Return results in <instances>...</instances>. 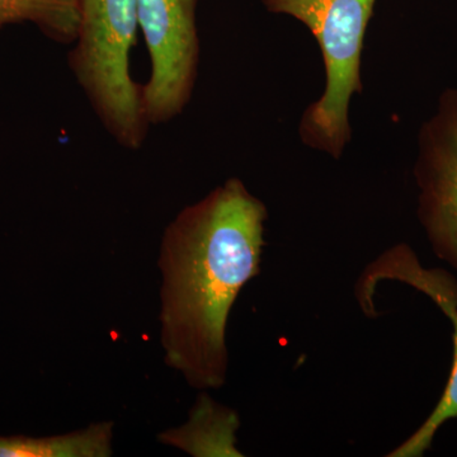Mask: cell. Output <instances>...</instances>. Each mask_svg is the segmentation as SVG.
<instances>
[{
    "label": "cell",
    "mask_w": 457,
    "mask_h": 457,
    "mask_svg": "<svg viewBox=\"0 0 457 457\" xmlns=\"http://www.w3.org/2000/svg\"><path fill=\"white\" fill-rule=\"evenodd\" d=\"M269 210L228 179L165 228L159 269L165 362L195 389L227 381V324L237 295L261 270Z\"/></svg>",
    "instance_id": "6da1fadb"
},
{
    "label": "cell",
    "mask_w": 457,
    "mask_h": 457,
    "mask_svg": "<svg viewBox=\"0 0 457 457\" xmlns=\"http://www.w3.org/2000/svg\"><path fill=\"white\" fill-rule=\"evenodd\" d=\"M137 0H80L68 64L99 121L120 146L139 150L147 119L144 87L132 78Z\"/></svg>",
    "instance_id": "7a4b0ae2"
},
{
    "label": "cell",
    "mask_w": 457,
    "mask_h": 457,
    "mask_svg": "<svg viewBox=\"0 0 457 457\" xmlns=\"http://www.w3.org/2000/svg\"><path fill=\"white\" fill-rule=\"evenodd\" d=\"M267 12L302 22L323 56L326 87L299 123L303 145L341 159L352 140L351 99L363 92V45L378 0H261Z\"/></svg>",
    "instance_id": "3957f363"
},
{
    "label": "cell",
    "mask_w": 457,
    "mask_h": 457,
    "mask_svg": "<svg viewBox=\"0 0 457 457\" xmlns=\"http://www.w3.org/2000/svg\"><path fill=\"white\" fill-rule=\"evenodd\" d=\"M198 0H137V22L150 57L144 101L150 125L185 112L200 65Z\"/></svg>",
    "instance_id": "277c9868"
},
{
    "label": "cell",
    "mask_w": 457,
    "mask_h": 457,
    "mask_svg": "<svg viewBox=\"0 0 457 457\" xmlns=\"http://www.w3.org/2000/svg\"><path fill=\"white\" fill-rule=\"evenodd\" d=\"M413 177L417 216L432 251L457 273V89L447 88L420 126Z\"/></svg>",
    "instance_id": "5b68a950"
},
{
    "label": "cell",
    "mask_w": 457,
    "mask_h": 457,
    "mask_svg": "<svg viewBox=\"0 0 457 457\" xmlns=\"http://www.w3.org/2000/svg\"><path fill=\"white\" fill-rule=\"evenodd\" d=\"M386 279L403 282L427 295L453 324V368L444 394L422 426L387 453L389 457H420L431 449L441 427L457 418V278L445 270L426 269L411 246H393L366 267L356 286L357 300L366 314L375 312L376 286Z\"/></svg>",
    "instance_id": "8992f818"
},
{
    "label": "cell",
    "mask_w": 457,
    "mask_h": 457,
    "mask_svg": "<svg viewBox=\"0 0 457 457\" xmlns=\"http://www.w3.org/2000/svg\"><path fill=\"white\" fill-rule=\"evenodd\" d=\"M237 427L239 418L236 411L221 407L203 393L188 422L180 428L162 433L159 441L196 457H240L243 453L236 446Z\"/></svg>",
    "instance_id": "52a82bcc"
},
{
    "label": "cell",
    "mask_w": 457,
    "mask_h": 457,
    "mask_svg": "<svg viewBox=\"0 0 457 457\" xmlns=\"http://www.w3.org/2000/svg\"><path fill=\"white\" fill-rule=\"evenodd\" d=\"M113 423H96L82 431L51 437L0 436V457H108Z\"/></svg>",
    "instance_id": "ba28073f"
},
{
    "label": "cell",
    "mask_w": 457,
    "mask_h": 457,
    "mask_svg": "<svg viewBox=\"0 0 457 457\" xmlns=\"http://www.w3.org/2000/svg\"><path fill=\"white\" fill-rule=\"evenodd\" d=\"M80 0H0V31L16 23H32L59 44H73Z\"/></svg>",
    "instance_id": "9c48e42d"
}]
</instances>
